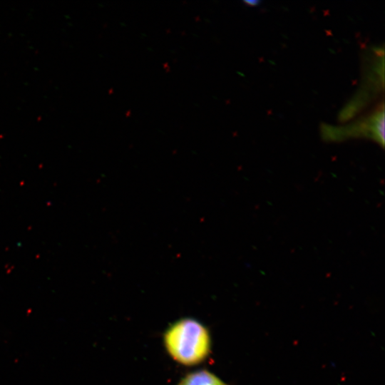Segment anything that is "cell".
I'll list each match as a JSON object with an SVG mask.
<instances>
[{
  "instance_id": "7a4b0ae2",
  "label": "cell",
  "mask_w": 385,
  "mask_h": 385,
  "mask_svg": "<svg viewBox=\"0 0 385 385\" xmlns=\"http://www.w3.org/2000/svg\"><path fill=\"white\" fill-rule=\"evenodd\" d=\"M178 385H227L217 376L206 370L190 373Z\"/></svg>"
},
{
  "instance_id": "3957f363",
  "label": "cell",
  "mask_w": 385,
  "mask_h": 385,
  "mask_svg": "<svg viewBox=\"0 0 385 385\" xmlns=\"http://www.w3.org/2000/svg\"><path fill=\"white\" fill-rule=\"evenodd\" d=\"M245 3L253 6V5H257V4H258L259 3H260V1H257V0H254V1H245Z\"/></svg>"
},
{
  "instance_id": "6da1fadb",
  "label": "cell",
  "mask_w": 385,
  "mask_h": 385,
  "mask_svg": "<svg viewBox=\"0 0 385 385\" xmlns=\"http://www.w3.org/2000/svg\"><path fill=\"white\" fill-rule=\"evenodd\" d=\"M164 342L170 355L185 365L200 363L210 349L209 332L192 319H183L170 326L165 334Z\"/></svg>"
}]
</instances>
